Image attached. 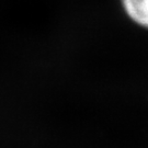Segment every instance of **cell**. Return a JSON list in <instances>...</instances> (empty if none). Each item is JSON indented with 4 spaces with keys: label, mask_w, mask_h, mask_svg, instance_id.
Listing matches in <instances>:
<instances>
[{
    "label": "cell",
    "mask_w": 148,
    "mask_h": 148,
    "mask_svg": "<svg viewBox=\"0 0 148 148\" xmlns=\"http://www.w3.org/2000/svg\"><path fill=\"white\" fill-rule=\"evenodd\" d=\"M126 16L137 25L148 29V0H121Z\"/></svg>",
    "instance_id": "1"
}]
</instances>
